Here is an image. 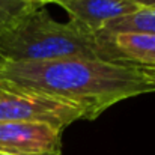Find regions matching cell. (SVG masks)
<instances>
[{"instance_id":"obj_8","label":"cell","mask_w":155,"mask_h":155,"mask_svg":"<svg viewBox=\"0 0 155 155\" xmlns=\"http://www.w3.org/2000/svg\"><path fill=\"white\" fill-rule=\"evenodd\" d=\"M32 8L26 0H0V38L11 30Z\"/></svg>"},{"instance_id":"obj_5","label":"cell","mask_w":155,"mask_h":155,"mask_svg":"<svg viewBox=\"0 0 155 155\" xmlns=\"http://www.w3.org/2000/svg\"><path fill=\"white\" fill-rule=\"evenodd\" d=\"M101 59L125 60L155 68V35L98 32Z\"/></svg>"},{"instance_id":"obj_4","label":"cell","mask_w":155,"mask_h":155,"mask_svg":"<svg viewBox=\"0 0 155 155\" xmlns=\"http://www.w3.org/2000/svg\"><path fill=\"white\" fill-rule=\"evenodd\" d=\"M63 130L42 122H0V152L60 155Z\"/></svg>"},{"instance_id":"obj_9","label":"cell","mask_w":155,"mask_h":155,"mask_svg":"<svg viewBox=\"0 0 155 155\" xmlns=\"http://www.w3.org/2000/svg\"><path fill=\"white\" fill-rule=\"evenodd\" d=\"M128 2L143 9H155V0H128Z\"/></svg>"},{"instance_id":"obj_6","label":"cell","mask_w":155,"mask_h":155,"mask_svg":"<svg viewBox=\"0 0 155 155\" xmlns=\"http://www.w3.org/2000/svg\"><path fill=\"white\" fill-rule=\"evenodd\" d=\"M54 5L63 8L71 20L95 33L101 32L110 21L140 9L128 0H56Z\"/></svg>"},{"instance_id":"obj_12","label":"cell","mask_w":155,"mask_h":155,"mask_svg":"<svg viewBox=\"0 0 155 155\" xmlns=\"http://www.w3.org/2000/svg\"><path fill=\"white\" fill-rule=\"evenodd\" d=\"M0 155H12V154H3V152H0Z\"/></svg>"},{"instance_id":"obj_7","label":"cell","mask_w":155,"mask_h":155,"mask_svg":"<svg viewBox=\"0 0 155 155\" xmlns=\"http://www.w3.org/2000/svg\"><path fill=\"white\" fill-rule=\"evenodd\" d=\"M101 32H127L155 35V9H143L110 21Z\"/></svg>"},{"instance_id":"obj_3","label":"cell","mask_w":155,"mask_h":155,"mask_svg":"<svg viewBox=\"0 0 155 155\" xmlns=\"http://www.w3.org/2000/svg\"><path fill=\"white\" fill-rule=\"evenodd\" d=\"M77 120H87V114L80 105L60 97L3 81L0 122H42L65 130Z\"/></svg>"},{"instance_id":"obj_10","label":"cell","mask_w":155,"mask_h":155,"mask_svg":"<svg viewBox=\"0 0 155 155\" xmlns=\"http://www.w3.org/2000/svg\"><path fill=\"white\" fill-rule=\"evenodd\" d=\"M26 2H29L32 6H35V8H45V5H48V3H54L56 0H26Z\"/></svg>"},{"instance_id":"obj_1","label":"cell","mask_w":155,"mask_h":155,"mask_svg":"<svg viewBox=\"0 0 155 155\" xmlns=\"http://www.w3.org/2000/svg\"><path fill=\"white\" fill-rule=\"evenodd\" d=\"M3 81L60 97L84 108L87 120L124 100L155 92V68L107 59L2 63Z\"/></svg>"},{"instance_id":"obj_11","label":"cell","mask_w":155,"mask_h":155,"mask_svg":"<svg viewBox=\"0 0 155 155\" xmlns=\"http://www.w3.org/2000/svg\"><path fill=\"white\" fill-rule=\"evenodd\" d=\"M3 87V77H2V62H0V89Z\"/></svg>"},{"instance_id":"obj_2","label":"cell","mask_w":155,"mask_h":155,"mask_svg":"<svg viewBox=\"0 0 155 155\" xmlns=\"http://www.w3.org/2000/svg\"><path fill=\"white\" fill-rule=\"evenodd\" d=\"M77 57L101 59L97 33L74 20L56 21L45 8H32L0 38L2 63H45Z\"/></svg>"}]
</instances>
